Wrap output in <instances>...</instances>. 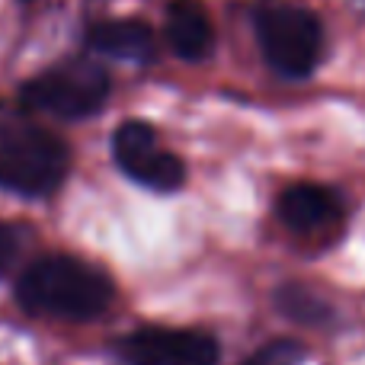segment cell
<instances>
[{"label":"cell","instance_id":"cell-2","mask_svg":"<svg viewBox=\"0 0 365 365\" xmlns=\"http://www.w3.org/2000/svg\"><path fill=\"white\" fill-rule=\"evenodd\" d=\"M61 138L29 122H0V186L19 195H48L68 177Z\"/></svg>","mask_w":365,"mask_h":365},{"label":"cell","instance_id":"cell-8","mask_svg":"<svg viewBox=\"0 0 365 365\" xmlns=\"http://www.w3.org/2000/svg\"><path fill=\"white\" fill-rule=\"evenodd\" d=\"M167 45L182 61H202L215 45V26L199 0H170L167 6Z\"/></svg>","mask_w":365,"mask_h":365},{"label":"cell","instance_id":"cell-10","mask_svg":"<svg viewBox=\"0 0 365 365\" xmlns=\"http://www.w3.org/2000/svg\"><path fill=\"white\" fill-rule=\"evenodd\" d=\"M276 302L285 314L302 321V324H324L330 317L327 304H324L317 295H311L308 289H302V285H285V289H279Z\"/></svg>","mask_w":365,"mask_h":365},{"label":"cell","instance_id":"cell-6","mask_svg":"<svg viewBox=\"0 0 365 365\" xmlns=\"http://www.w3.org/2000/svg\"><path fill=\"white\" fill-rule=\"evenodd\" d=\"M128 365H218V340L202 330L145 327L119 343Z\"/></svg>","mask_w":365,"mask_h":365},{"label":"cell","instance_id":"cell-1","mask_svg":"<svg viewBox=\"0 0 365 365\" xmlns=\"http://www.w3.org/2000/svg\"><path fill=\"white\" fill-rule=\"evenodd\" d=\"M16 298L29 314L61 321H93L113 304L115 285L103 269L77 257H42L23 272Z\"/></svg>","mask_w":365,"mask_h":365},{"label":"cell","instance_id":"cell-9","mask_svg":"<svg viewBox=\"0 0 365 365\" xmlns=\"http://www.w3.org/2000/svg\"><path fill=\"white\" fill-rule=\"evenodd\" d=\"M87 42L93 51L128 58V61H148V58H154V48H158L151 26L141 23V19H103V23H93L87 32Z\"/></svg>","mask_w":365,"mask_h":365},{"label":"cell","instance_id":"cell-5","mask_svg":"<svg viewBox=\"0 0 365 365\" xmlns=\"http://www.w3.org/2000/svg\"><path fill=\"white\" fill-rule=\"evenodd\" d=\"M113 154L122 173L154 192H173L186 182V164L160 148L158 132L148 122H122L113 135Z\"/></svg>","mask_w":365,"mask_h":365},{"label":"cell","instance_id":"cell-7","mask_svg":"<svg viewBox=\"0 0 365 365\" xmlns=\"http://www.w3.org/2000/svg\"><path fill=\"white\" fill-rule=\"evenodd\" d=\"M340 199L317 182H295L279 195V218L298 234H317L340 221Z\"/></svg>","mask_w":365,"mask_h":365},{"label":"cell","instance_id":"cell-12","mask_svg":"<svg viewBox=\"0 0 365 365\" xmlns=\"http://www.w3.org/2000/svg\"><path fill=\"white\" fill-rule=\"evenodd\" d=\"M16 253H19L16 231H13V227H6V225H0V272H4L6 266L16 259Z\"/></svg>","mask_w":365,"mask_h":365},{"label":"cell","instance_id":"cell-4","mask_svg":"<svg viewBox=\"0 0 365 365\" xmlns=\"http://www.w3.org/2000/svg\"><path fill=\"white\" fill-rule=\"evenodd\" d=\"M109 74L93 61H64L23 83L19 103L55 119H87L106 103Z\"/></svg>","mask_w":365,"mask_h":365},{"label":"cell","instance_id":"cell-11","mask_svg":"<svg viewBox=\"0 0 365 365\" xmlns=\"http://www.w3.org/2000/svg\"><path fill=\"white\" fill-rule=\"evenodd\" d=\"M304 356V349L295 340H272L266 346H259L244 365H298Z\"/></svg>","mask_w":365,"mask_h":365},{"label":"cell","instance_id":"cell-3","mask_svg":"<svg viewBox=\"0 0 365 365\" xmlns=\"http://www.w3.org/2000/svg\"><path fill=\"white\" fill-rule=\"evenodd\" d=\"M259 51L282 77H308L324 58V23L295 4H269L257 10Z\"/></svg>","mask_w":365,"mask_h":365}]
</instances>
